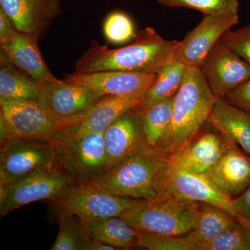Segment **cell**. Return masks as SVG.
<instances>
[{
	"label": "cell",
	"instance_id": "obj_1",
	"mask_svg": "<svg viewBox=\"0 0 250 250\" xmlns=\"http://www.w3.org/2000/svg\"><path fill=\"white\" fill-rule=\"evenodd\" d=\"M179 43V41L163 39L152 27L140 31L134 42L121 48L110 49L94 40L77 61L75 72L121 70L158 74L173 61Z\"/></svg>",
	"mask_w": 250,
	"mask_h": 250
},
{
	"label": "cell",
	"instance_id": "obj_2",
	"mask_svg": "<svg viewBox=\"0 0 250 250\" xmlns=\"http://www.w3.org/2000/svg\"><path fill=\"white\" fill-rule=\"evenodd\" d=\"M218 98L200 67H187L183 83L174 98L170 126L158 149L168 156L193 139L208 122Z\"/></svg>",
	"mask_w": 250,
	"mask_h": 250
},
{
	"label": "cell",
	"instance_id": "obj_3",
	"mask_svg": "<svg viewBox=\"0 0 250 250\" xmlns=\"http://www.w3.org/2000/svg\"><path fill=\"white\" fill-rule=\"evenodd\" d=\"M166 161L167 156L150 148L126 158L90 184L117 196L153 200L157 197L156 177Z\"/></svg>",
	"mask_w": 250,
	"mask_h": 250
},
{
	"label": "cell",
	"instance_id": "obj_4",
	"mask_svg": "<svg viewBox=\"0 0 250 250\" xmlns=\"http://www.w3.org/2000/svg\"><path fill=\"white\" fill-rule=\"evenodd\" d=\"M198 203L156 197L153 200H136L121 215L130 226L139 231L182 236L190 233L195 224Z\"/></svg>",
	"mask_w": 250,
	"mask_h": 250
},
{
	"label": "cell",
	"instance_id": "obj_5",
	"mask_svg": "<svg viewBox=\"0 0 250 250\" xmlns=\"http://www.w3.org/2000/svg\"><path fill=\"white\" fill-rule=\"evenodd\" d=\"M55 167L68 174L76 184H90L108 170L103 134L80 138L63 133L52 141Z\"/></svg>",
	"mask_w": 250,
	"mask_h": 250
},
{
	"label": "cell",
	"instance_id": "obj_6",
	"mask_svg": "<svg viewBox=\"0 0 250 250\" xmlns=\"http://www.w3.org/2000/svg\"><path fill=\"white\" fill-rule=\"evenodd\" d=\"M65 129L40 104L0 99V139L46 140L52 142Z\"/></svg>",
	"mask_w": 250,
	"mask_h": 250
},
{
	"label": "cell",
	"instance_id": "obj_7",
	"mask_svg": "<svg viewBox=\"0 0 250 250\" xmlns=\"http://www.w3.org/2000/svg\"><path fill=\"white\" fill-rule=\"evenodd\" d=\"M157 197L195 203H208L226 210L237 219L233 200L215 187L205 174L194 173L170 165L166 161L155 182Z\"/></svg>",
	"mask_w": 250,
	"mask_h": 250
},
{
	"label": "cell",
	"instance_id": "obj_8",
	"mask_svg": "<svg viewBox=\"0 0 250 250\" xmlns=\"http://www.w3.org/2000/svg\"><path fill=\"white\" fill-rule=\"evenodd\" d=\"M55 167L53 144L46 140L9 139L1 142L0 187L29 174Z\"/></svg>",
	"mask_w": 250,
	"mask_h": 250
},
{
	"label": "cell",
	"instance_id": "obj_9",
	"mask_svg": "<svg viewBox=\"0 0 250 250\" xmlns=\"http://www.w3.org/2000/svg\"><path fill=\"white\" fill-rule=\"evenodd\" d=\"M77 184L65 172L54 167L34 172L18 182L0 187L1 218L11 210L39 200L55 201Z\"/></svg>",
	"mask_w": 250,
	"mask_h": 250
},
{
	"label": "cell",
	"instance_id": "obj_10",
	"mask_svg": "<svg viewBox=\"0 0 250 250\" xmlns=\"http://www.w3.org/2000/svg\"><path fill=\"white\" fill-rule=\"evenodd\" d=\"M135 201L112 195L91 184H77L54 202L59 211L75 215L82 220H89L121 216Z\"/></svg>",
	"mask_w": 250,
	"mask_h": 250
},
{
	"label": "cell",
	"instance_id": "obj_11",
	"mask_svg": "<svg viewBox=\"0 0 250 250\" xmlns=\"http://www.w3.org/2000/svg\"><path fill=\"white\" fill-rule=\"evenodd\" d=\"M103 97L84 85L57 80L42 84L41 105L65 129L80 121Z\"/></svg>",
	"mask_w": 250,
	"mask_h": 250
},
{
	"label": "cell",
	"instance_id": "obj_12",
	"mask_svg": "<svg viewBox=\"0 0 250 250\" xmlns=\"http://www.w3.org/2000/svg\"><path fill=\"white\" fill-rule=\"evenodd\" d=\"M200 69L218 98H224L250 78V63L220 39L207 54Z\"/></svg>",
	"mask_w": 250,
	"mask_h": 250
},
{
	"label": "cell",
	"instance_id": "obj_13",
	"mask_svg": "<svg viewBox=\"0 0 250 250\" xmlns=\"http://www.w3.org/2000/svg\"><path fill=\"white\" fill-rule=\"evenodd\" d=\"M238 22V15L204 16L201 22L180 41L173 61L187 67H201L207 54L222 36Z\"/></svg>",
	"mask_w": 250,
	"mask_h": 250
},
{
	"label": "cell",
	"instance_id": "obj_14",
	"mask_svg": "<svg viewBox=\"0 0 250 250\" xmlns=\"http://www.w3.org/2000/svg\"><path fill=\"white\" fill-rule=\"evenodd\" d=\"M157 74L121 70H106L66 74L62 80L84 85L100 95H146L155 82Z\"/></svg>",
	"mask_w": 250,
	"mask_h": 250
},
{
	"label": "cell",
	"instance_id": "obj_15",
	"mask_svg": "<svg viewBox=\"0 0 250 250\" xmlns=\"http://www.w3.org/2000/svg\"><path fill=\"white\" fill-rule=\"evenodd\" d=\"M103 137L108 169L132 154L150 149L145 139L139 106L117 118L104 132Z\"/></svg>",
	"mask_w": 250,
	"mask_h": 250
},
{
	"label": "cell",
	"instance_id": "obj_16",
	"mask_svg": "<svg viewBox=\"0 0 250 250\" xmlns=\"http://www.w3.org/2000/svg\"><path fill=\"white\" fill-rule=\"evenodd\" d=\"M227 146L226 141L217 130L199 133L191 141L167 156V161L182 170L205 174L220 160Z\"/></svg>",
	"mask_w": 250,
	"mask_h": 250
},
{
	"label": "cell",
	"instance_id": "obj_17",
	"mask_svg": "<svg viewBox=\"0 0 250 250\" xmlns=\"http://www.w3.org/2000/svg\"><path fill=\"white\" fill-rule=\"evenodd\" d=\"M18 31L42 38L62 13V0H0Z\"/></svg>",
	"mask_w": 250,
	"mask_h": 250
},
{
	"label": "cell",
	"instance_id": "obj_18",
	"mask_svg": "<svg viewBox=\"0 0 250 250\" xmlns=\"http://www.w3.org/2000/svg\"><path fill=\"white\" fill-rule=\"evenodd\" d=\"M145 95H105L75 124L65 128L63 133L80 138L92 134H104L117 118L133 108L141 106Z\"/></svg>",
	"mask_w": 250,
	"mask_h": 250
},
{
	"label": "cell",
	"instance_id": "obj_19",
	"mask_svg": "<svg viewBox=\"0 0 250 250\" xmlns=\"http://www.w3.org/2000/svg\"><path fill=\"white\" fill-rule=\"evenodd\" d=\"M222 136L228 145L227 149L214 167L205 175L233 200L250 186V156L232 140Z\"/></svg>",
	"mask_w": 250,
	"mask_h": 250
},
{
	"label": "cell",
	"instance_id": "obj_20",
	"mask_svg": "<svg viewBox=\"0 0 250 250\" xmlns=\"http://www.w3.org/2000/svg\"><path fill=\"white\" fill-rule=\"evenodd\" d=\"M39 38L18 31L0 39L1 52L14 65L41 84L58 80L46 65L40 49Z\"/></svg>",
	"mask_w": 250,
	"mask_h": 250
},
{
	"label": "cell",
	"instance_id": "obj_21",
	"mask_svg": "<svg viewBox=\"0 0 250 250\" xmlns=\"http://www.w3.org/2000/svg\"><path fill=\"white\" fill-rule=\"evenodd\" d=\"M207 123L250 156V112L218 98Z\"/></svg>",
	"mask_w": 250,
	"mask_h": 250
},
{
	"label": "cell",
	"instance_id": "obj_22",
	"mask_svg": "<svg viewBox=\"0 0 250 250\" xmlns=\"http://www.w3.org/2000/svg\"><path fill=\"white\" fill-rule=\"evenodd\" d=\"M0 99L27 100L41 104L42 84L0 55Z\"/></svg>",
	"mask_w": 250,
	"mask_h": 250
},
{
	"label": "cell",
	"instance_id": "obj_23",
	"mask_svg": "<svg viewBox=\"0 0 250 250\" xmlns=\"http://www.w3.org/2000/svg\"><path fill=\"white\" fill-rule=\"evenodd\" d=\"M82 221L93 239L107 243L118 250H127L138 246L139 231L130 226L121 217H106Z\"/></svg>",
	"mask_w": 250,
	"mask_h": 250
},
{
	"label": "cell",
	"instance_id": "obj_24",
	"mask_svg": "<svg viewBox=\"0 0 250 250\" xmlns=\"http://www.w3.org/2000/svg\"><path fill=\"white\" fill-rule=\"evenodd\" d=\"M238 220L226 210L208 203H198L196 218L190 232L200 243H205L233 226Z\"/></svg>",
	"mask_w": 250,
	"mask_h": 250
},
{
	"label": "cell",
	"instance_id": "obj_25",
	"mask_svg": "<svg viewBox=\"0 0 250 250\" xmlns=\"http://www.w3.org/2000/svg\"><path fill=\"white\" fill-rule=\"evenodd\" d=\"M174 98L150 106H139L142 113L143 133L147 146L158 149L169 126L173 108Z\"/></svg>",
	"mask_w": 250,
	"mask_h": 250
},
{
	"label": "cell",
	"instance_id": "obj_26",
	"mask_svg": "<svg viewBox=\"0 0 250 250\" xmlns=\"http://www.w3.org/2000/svg\"><path fill=\"white\" fill-rule=\"evenodd\" d=\"M187 69L184 64L174 61L163 67L140 106H150L175 96L183 83Z\"/></svg>",
	"mask_w": 250,
	"mask_h": 250
},
{
	"label": "cell",
	"instance_id": "obj_27",
	"mask_svg": "<svg viewBox=\"0 0 250 250\" xmlns=\"http://www.w3.org/2000/svg\"><path fill=\"white\" fill-rule=\"evenodd\" d=\"M58 234L52 250H88L91 237L82 220L75 215L59 211Z\"/></svg>",
	"mask_w": 250,
	"mask_h": 250
},
{
	"label": "cell",
	"instance_id": "obj_28",
	"mask_svg": "<svg viewBox=\"0 0 250 250\" xmlns=\"http://www.w3.org/2000/svg\"><path fill=\"white\" fill-rule=\"evenodd\" d=\"M138 246L149 250H202V243L191 232L182 236H164L139 231Z\"/></svg>",
	"mask_w": 250,
	"mask_h": 250
},
{
	"label": "cell",
	"instance_id": "obj_29",
	"mask_svg": "<svg viewBox=\"0 0 250 250\" xmlns=\"http://www.w3.org/2000/svg\"><path fill=\"white\" fill-rule=\"evenodd\" d=\"M167 7H182L196 10L205 16L238 15V0H158Z\"/></svg>",
	"mask_w": 250,
	"mask_h": 250
},
{
	"label": "cell",
	"instance_id": "obj_30",
	"mask_svg": "<svg viewBox=\"0 0 250 250\" xmlns=\"http://www.w3.org/2000/svg\"><path fill=\"white\" fill-rule=\"evenodd\" d=\"M103 33L108 42L122 45L136 38L134 22L127 14L113 11L108 14L103 23Z\"/></svg>",
	"mask_w": 250,
	"mask_h": 250
},
{
	"label": "cell",
	"instance_id": "obj_31",
	"mask_svg": "<svg viewBox=\"0 0 250 250\" xmlns=\"http://www.w3.org/2000/svg\"><path fill=\"white\" fill-rule=\"evenodd\" d=\"M202 250H250L249 240L239 221L203 246Z\"/></svg>",
	"mask_w": 250,
	"mask_h": 250
},
{
	"label": "cell",
	"instance_id": "obj_32",
	"mask_svg": "<svg viewBox=\"0 0 250 250\" xmlns=\"http://www.w3.org/2000/svg\"><path fill=\"white\" fill-rule=\"evenodd\" d=\"M220 40L250 63V24L236 30H228Z\"/></svg>",
	"mask_w": 250,
	"mask_h": 250
},
{
	"label": "cell",
	"instance_id": "obj_33",
	"mask_svg": "<svg viewBox=\"0 0 250 250\" xmlns=\"http://www.w3.org/2000/svg\"><path fill=\"white\" fill-rule=\"evenodd\" d=\"M222 99L236 107L250 112V78Z\"/></svg>",
	"mask_w": 250,
	"mask_h": 250
},
{
	"label": "cell",
	"instance_id": "obj_34",
	"mask_svg": "<svg viewBox=\"0 0 250 250\" xmlns=\"http://www.w3.org/2000/svg\"><path fill=\"white\" fill-rule=\"evenodd\" d=\"M233 205L238 216L250 220V186L241 195L233 199Z\"/></svg>",
	"mask_w": 250,
	"mask_h": 250
},
{
	"label": "cell",
	"instance_id": "obj_35",
	"mask_svg": "<svg viewBox=\"0 0 250 250\" xmlns=\"http://www.w3.org/2000/svg\"><path fill=\"white\" fill-rule=\"evenodd\" d=\"M16 29L9 16L5 14L2 9H0V39L9 36Z\"/></svg>",
	"mask_w": 250,
	"mask_h": 250
},
{
	"label": "cell",
	"instance_id": "obj_36",
	"mask_svg": "<svg viewBox=\"0 0 250 250\" xmlns=\"http://www.w3.org/2000/svg\"><path fill=\"white\" fill-rule=\"evenodd\" d=\"M116 248L104 243L103 241L92 238L88 246V250H116Z\"/></svg>",
	"mask_w": 250,
	"mask_h": 250
},
{
	"label": "cell",
	"instance_id": "obj_37",
	"mask_svg": "<svg viewBox=\"0 0 250 250\" xmlns=\"http://www.w3.org/2000/svg\"><path fill=\"white\" fill-rule=\"evenodd\" d=\"M237 220L239 221V223H241L242 227H243V228L244 229L245 231H246L247 234V236H248V240H249L250 244V220L243 218V217L241 216H238V218H237Z\"/></svg>",
	"mask_w": 250,
	"mask_h": 250
}]
</instances>
